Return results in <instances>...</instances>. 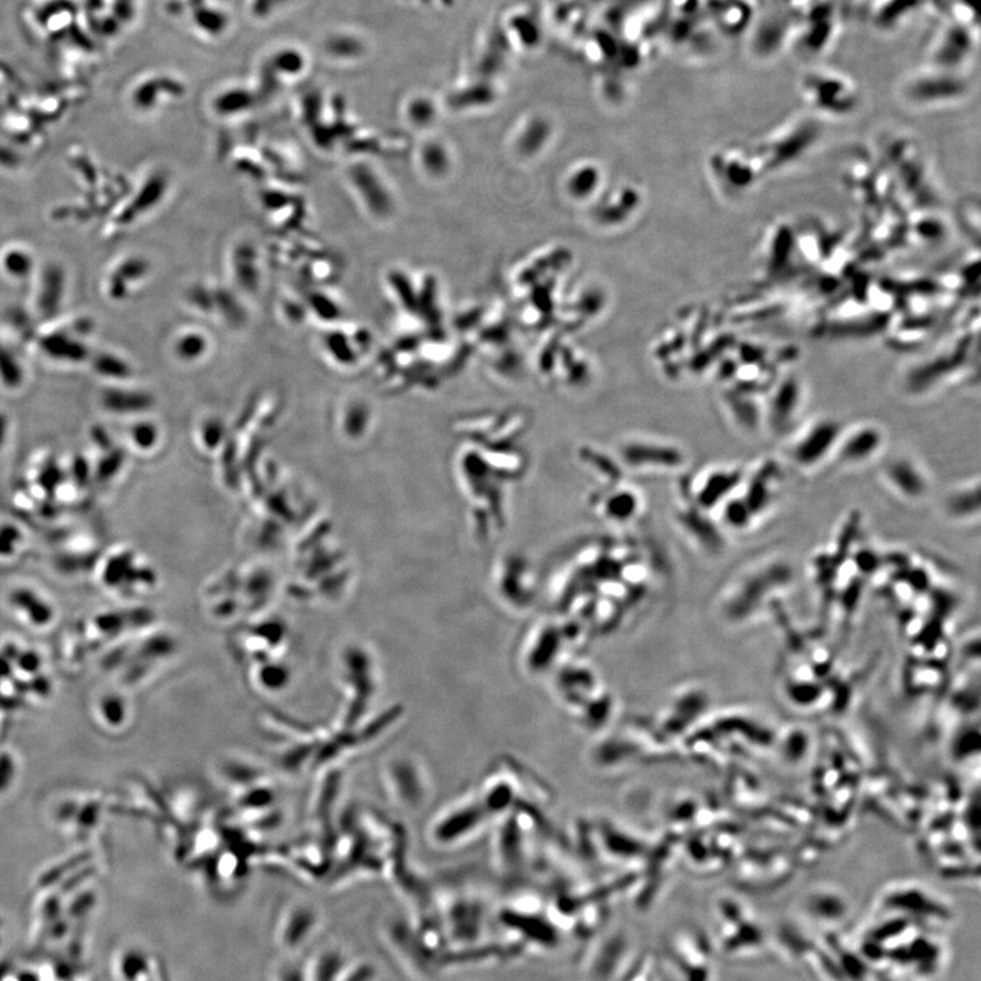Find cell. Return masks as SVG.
Instances as JSON below:
<instances>
[{
	"label": "cell",
	"mask_w": 981,
	"mask_h": 981,
	"mask_svg": "<svg viewBox=\"0 0 981 981\" xmlns=\"http://www.w3.org/2000/svg\"><path fill=\"white\" fill-rule=\"evenodd\" d=\"M843 427L833 419H818L795 436L789 448L790 463L801 470H811L825 463L839 445Z\"/></svg>",
	"instance_id": "1"
},
{
	"label": "cell",
	"mask_w": 981,
	"mask_h": 981,
	"mask_svg": "<svg viewBox=\"0 0 981 981\" xmlns=\"http://www.w3.org/2000/svg\"><path fill=\"white\" fill-rule=\"evenodd\" d=\"M885 443L883 431L874 424H860L856 429L843 431L835 447V456L846 467L863 465L877 456Z\"/></svg>",
	"instance_id": "2"
},
{
	"label": "cell",
	"mask_w": 981,
	"mask_h": 981,
	"mask_svg": "<svg viewBox=\"0 0 981 981\" xmlns=\"http://www.w3.org/2000/svg\"><path fill=\"white\" fill-rule=\"evenodd\" d=\"M886 481L900 497L919 501L928 493V479L911 459L899 458L886 467Z\"/></svg>",
	"instance_id": "3"
},
{
	"label": "cell",
	"mask_w": 981,
	"mask_h": 981,
	"mask_svg": "<svg viewBox=\"0 0 981 981\" xmlns=\"http://www.w3.org/2000/svg\"><path fill=\"white\" fill-rule=\"evenodd\" d=\"M799 392L798 386H796V389L785 386V388L778 389L773 395L766 409H764V418L766 417L767 423L771 424L773 431L783 433V431L790 427L794 419L798 417L801 406Z\"/></svg>",
	"instance_id": "4"
},
{
	"label": "cell",
	"mask_w": 981,
	"mask_h": 981,
	"mask_svg": "<svg viewBox=\"0 0 981 981\" xmlns=\"http://www.w3.org/2000/svg\"><path fill=\"white\" fill-rule=\"evenodd\" d=\"M744 475L738 468H721L708 475L704 484L705 507H719L742 487Z\"/></svg>",
	"instance_id": "5"
},
{
	"label": "cell",
	"mask_w": 981,
	"mask_h": 981,
	"mask_svg": "<svg viewBox=\"0 0 981 981\" xmlns=\"http://www.w3.org/2000/svg\"><path fill=\"white\" fill-rule=\"evenodd\" d=\"M946 512L957 520L969 518L972 514L979 515V484L974 486L973 490L971 487H966L947 498Z\"/></svg>",
	"instance_id": "6"
},
{
	"label": "cell",
	"mask_w": 981,
	"mask_h": 981,
	"mask_svg": "<svg viewBox=\"0 0 981 981\" xmlns=\"http://www.w3.org/2000/svg\"><path fill=\"white\" fill-rule=\"evenodd\" d=\"M43 347L49 356L61 358V361L80 362L87 356L85 347L65 335H50L43 341Z\"/></svg>",
	"instance_id": "7"
},
{
	"label": "cell",
	"mask_w": 981,
	"mask_h": 981,
	"mask_svg": "<svg viewBox=\"0 0 981 981\" xmlns=\"http://www.w3.org/2000/svg\"><path fill=\"white\" fill-rule=\"evenodd\" d=\"M43 284L42 308L46 312H53L58 307L61 289H64V274L58 267H50Z\"/></svg>",
	"instance_id": "8"
},
{
	"label": "cell",
	"mask_w": 981,
	"mask_h": 981,
	"mask_svg": "<svg viewBox=\"0 0 981 981\" xmlns=\"http://www.w3.org/2000/svg\"><path fill=\"white\" fill-rule=\"evenodd\" d=\"M105 407L115 412L137 411L148 406L144 396L130 395V392L111 390L104 396Z\"/></svg>",
	"instance_id": "9"
},
{
	"label": "cell",
	"mask_w": 981,
	"mask_h": 981,
	"mask_svg": "<svg viewBox=\"0 0 981 981\" xmlns=\"http://www.w3.org/2000/svg\"><path fill=\"white\" fill-rule=\"evenodd\" d=\"M0 378H2L3 384L9 386V388H16V386L21 385L22 380V373L19 364H16L14 357L11 356L2 345H0Z\"/></svg>",
	"instance_id": "10"
},
{
	"label": "cell",
	"mask_w": 981,
	"mask_h": 981,
	"mask_svg": "<svg viewBox=\"0 0 981 981\" xmlns=\"http://www.w3.org/2000/svg\"><path fill=\"white\" fill-rule=\"evenodd\" d=\"M94 366H96L100 374L112 378H123L130 373L126 364L114 356H101L96 358Z\"/></svg>",
	"instance_id": "11"
},
{
	"label": "cell",
	"mask_w": 981,
	"mask_h": 981,
	"mask_svg": "<svg viewBox=\"0 0 981 981\" xmlns=\"http://www.w3.org/2000/svg\"><path fill=\"white\" fill-rule=\"evenodd\" d=\"M15 602L21 605V607H25L31 609L30 613L32 616H35L38 620H46L49 615V611L46 607V604H43L41 600L36 596H33L30 592H19L15 594Z\"/></svg>",
	"instance_id": "12"
},
{
	"label": "cell",
	"mask_w": 981,
	"mask_h": 981,
	"mask_svg": "<svg viewBox=\"0 0 981 981\" xmlns=\"http://www.w3.org/2000/svg\"><path fill=\"white\" fill-rule=\"evenodd\" d=\"M5 266L9 267V271L14 274H19V276H25L31 269V261L25 254H20V252H13L8 258H5Z\"/></svg>",
	"instance_id": "13"
},
{
	"label": "cell",
	"mask_w": 981,
	"mask_h": 981,
	"mask_svg": "<svg viewBox=\"0 0 981 981\" xmlns=\"http://www.w3.org/2000/svg\"><path fill=\"white\" fill-rule=\"evenodd\" d=\"M123 461L122 453L116 452L110 458L100 464L99 476L101 480L112 478L119 470Z\"/></svg>",
	"instance_id": "14"
},
{
	"label": "cell",
	"mask_w": 981,
	"mask_h": 981,
	"mask_svg": "<svg viewBox=\"0 0 981 981\" xmlns=\"http://www.w3.org/2000/svg\"><path fill=\"white\" fill-rule=\"evenodd\" d=\"M16 540H19V532L15 529L5 528L0 532V554H9Z\"/></svg>",
	"instance_id": "15"
},
{
	"label": "cell",
	"mask_w": 981,
	"mask_h": 981,
	"mask_svg": "<svg viewBox=\"0 0 981 981\" xmlns=\"http://www.w3.org/2000/svg\"><path fill=\"white\" fill-rule=\"evenodd\" d=\"M134 436H136V441L141 446H149L155 440L153 431L148 425H141V427L136 429Z\"/></svg>",
	"instance_id": "16"
},
{
	"label": "cell",
	"mask_w": 981,
	"mask_h": 981,
	"mask_svg": "<svg viewBox=\"0 0 981 981\" xmlns=\"http://www.w3.org/2000/svg\"><path fill=\"white\" fill-rule=\"evenodd\" d=\"M5 430H8V420H5L3 413H0V446H2L5 438Z\"/></svg>",
	"instance_id": "17"
}]
</instances>
